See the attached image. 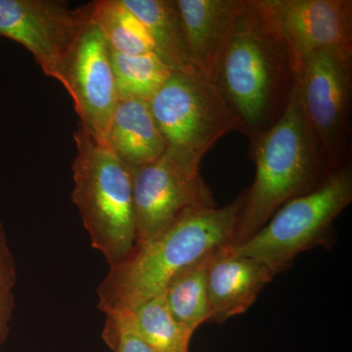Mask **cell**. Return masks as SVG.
I'll list each match as a JSON object with an SVG mask.
<instances>
[{
  "label": "cell",
  "instance_id": "cell-1",
  "mask_svg": "<svg viewBox=\"0 0 352 352\" xmlns=\"http://www.w3.org/2000/svg\"><path fill=\"white\" fill-rule=\"evenodd\" d=\"M298 80L286 41L259 4L245 0L212 80L250 141L282 117Z\"/></svg>",
  "mask_w": 352,
  "mask_h": 352
},
{
  "label": "cell",
  "instance_id": "cell-2",
  "mask_svg": "<svg viewBox=\"0 0 352 352\" xmlns=\"http://www.w3.org/2000/svg\"><path fill=\"white\" fill-rule=\"evenodd\" d=\"M245 193L224 207L191 210L154 239L135 245L110 266L97 289V307L107 315L131 311L163 294L176 273L232 242Z\"/></svg>",
  "mask_w": 352,
  "mask_h": 352
},
{
  "label": "cell",
  "instance_id": "cell-3",
  "mask_svg": "<svg viewBox=\"0 0 352 352\" xmlns=\"http://www.w3.org/2000/svg\"><path fill=\"white\" fill-rule=\"evenodd\" d=\"M250 153L256 175L245 191L244 207L229 247L249 240L285 204L314 191L330 175L305 122L298 83L276 124L250 141Z\"/></svg>",
  "mask_w": 352,
  "mask_h": 352
},
{
  "label": "cell",
  "instance_id": "cell-4",
  "mask_svg": "<svg viewBox=\"0 0 352 352\" xmlns=\"http://www.w3.org/2000/svg\"><path fill=\"white\" fill-rule=\"evenodd\" d=\"M72 166L75 204L92 247L109 266L120 263L136 245L132 170L78 124Z\"/></svg>",
  "mask_w": 352,
  "mask_h": 352
},
{
  "label": "cell",
  "instance_id": "cell-5",
  "mask_svg": "<svg viewBox=\"0 0 352 352\" xmlns=\"http://www.w3.org/2000/svg\"><path fill=\"white\" fill-rule=\"evenodd\" d=\"M352 201V166L333 171L314 191L285 204L234 252L264 264L274 275L285 272L302 252L327 245L335 220Z\"/></svg>",
  "mask_w": 352,
  "mask_h": 352
},
{
  "label": "cell",
  "instance_id": "cell-6",
  "mask_svg": "<svg viewBox=\"0 0 352 352\" xmlns=\"http://www.w3.org/2000/svg\"><path fill=\"white\" fill-rule=\"evenodd\" d=\"M148 103L166 151L196 173L212 146L238 131L237 119L219 87L200 74L173 72Z\"/></svg>",
  "mask_w": 352,
  "mask_h": 352
},
{
  "label": "cell",
  "instance_id": "cell-7",
  "mask_svg": "<svg viewBox=\"0 0 352 352\" xmlns=\"http://www.w3.org/2000/svg\"><path fill=\"white\" fill-rule=\"evenodd\" d=\"M303 116L329 175L351 163L352 51L303 58L298 72Z\"/></svg>",
  "mask_w": 352,
  "mask_h": 352
},
{
  "label": "cell",
  "instance_id": "cell-8",
  "mask_svg": "<svg viewBox=\"0 0 352 352\" xmlns=\"http://www.w3.org/2000/svg\"><path fill=\"white\" fill-rule=\"evenodd\" d=\"M92 12L94 2L72 8L56 0H0V36L27 48L43 73L59 82Z\"/></svg>",
  "mask_w": 352,
  "mask_h": 352
},
{
  "label": "cell",
  "instance_id": "cell-9",
  "mask_svg": "<svg viewBox=\"0 0 352 352\" xmlns=\"http://www.w3.org/2000/svg\"><path fill=\"white\" fill-rule=\"evenodd\" d=\"M131 170L135 245L154 239L186 212L217 206L201 173L189 170L170 152Z\"/></svg>",
  "mask_w": 352,
  "mask_h": 352
},
{
  "label": "cell",
  "instance_id": "cell-10",
  "mask_svg": "<svg viewBox=\"0 0 352 352\" xmlns=\"http://www.w3.org/2000/svg\"><path fill=\"white\" fill-rule=\"evenodd\" d=\"M59 82L73 99L80 124L105 144L106 132L120 100L111 48L92 17L74 44Z\"/></svg>",
  "mask_w": 352,
  "mask_h": 352
},
{
  "label": "cell",
  "instance_id": "cell-11",
  "mask_svg": "<svg viewBox=\"0 0 352 352\" xmlns=\"http://www.w3.org/2000/svg\"><path fill=\"white\" fill-rule=\"evenodd\" d=\"M286 41L296 67L325 50L352 51L351 0H258Z\"/></svg>",
  "mask_w": 352,
  "mask_h": 352
},
{
  "label": "cell",
  "instance_id": "cell-12",
  "mask_svg": "<svg viewBox=\"0 0 352 352\" xmlns=\"http://www.w3.org/2000/svg\"><path fill=\"white\" fill-rule=\"evenodd\" d=\"M274 276L264 264L229 245L215 251L207 273L210 321L222 324L244 314Z\"/></svg>",
  "mask_w": 352,
  "mask_h": 352
},
{
  "label": "cell",
  "instance_id": "cell-13",
  "mask_svg": "<svg viewBox=\"0 0 352 352\" xmlns=\"http://www.w3.org/2000/svg\"><path fill=\"white\" fill-rule=\"evenodd\" d=\"M192 63L212 80L245 0H175Z\"/></svg>",
  "mask_w": 352,
  "mask_h": 352
},
{
  "label": "cell",
  "instance_id": "cell-14",
  "mask_svg": "<svg viewBox=\"0 0 352 352\" xmlns=\"http://www.w3.org/2000/svg\"><path fill=\"white\" fill-rule=\"evenodd\" d=\"M105 145L131 168L157 161L166 144L147 100H120L109 124Z\"/></svg>",
  "mask_w": 352,
  "mask_h": 352
},
{
  "label": "cell",
  "instance_id": "cell-15",
  "mask_svg": "<svg viewBox=\"0 0 352 352\" xmlns=\"http://www.w3.org/2000/svg\"><path fill=\"white\" fill-rule=\"evenodd\" d=\"M145 25L154 53L173 72L199 74L190 58L175 0H122ZM201 75V74H200Z\"/></svg>",
  "mask_w": 352,
  "mask_h": 352
},
{
  "label": "cell",
  "instance_id": "cell-16",
  "mask_svg": "<svg viewBox=\"0 0 352 352\" xmlns=\"http://www.w3.org/2000/svg\"><path fill=\"white\" fill-rule=\"evenodd\" d=\"M214 252L176 273L163 292L171 314L193 335L204 323L210 322L207 273Z\"/></svg>",
  "mask_w": 352,
  "mask_h": 352
},
{
  "label": "cell",
  "instance_id": "cell-17",
  "mask_svg": "<svg viewBox=\"0 0 352 352\" xmlns=\"http://www.w3.org/2000/svg\"><path fill=\"white\" fill-rule=\"evenodd\" d=\"M131 327L156 352H190L193 333L183 327L171 314L163 294L120 314Z\"/></svg>",
  "mask_w": 352,
  "mask_h": 352
},
{
  "label": "cell",
  "instance_id": "cell-18",
  "mask_svg": "<svg viewBox=\"0 0 352 352\" xmlns=\"http://www.w3.org/2000/svg\"><path fill=\"white\" fill-rule=\"evenodd\" d=\"M92 20L99 25L115 52L124 55L154 53L151 36L145 25L122 0L94 1Z\"/></svg>",
  "mask_w": 352,
  "mask_h": 352
},
{
  "label": "cell",
  "instance_id": "cell-19",
  "mask_svg": "<svg viewBox=\"0 0 352 352\" xmlns=\"http://www.w3.org/2000/svg\"><path fill=\"white\" fill-rule=\"evenodd\" d=\"M119 100H149L173 71L155 53L124 55L111 50Z\"/></svg>",
  "mask_w": 352,
  "mask_h": 352
},
{
  "label": "cell",
  "instance_id": "cell-20",
  "mask_svg": "<svg viewBox=\"0 0 352 352\" xmlns=\"http://www.w3.org/2000/svg\"><path fill=\"white\" fill-rule=\"evenodd\" d=\"M17 281V264L8 244L6 227L0 221V349L10 333Z\"/></svg>",
  "mask_w": 352,
  "mask_h": 352
},
{
  "label": "cell",
  "instance_id": "cell-21",
  "mask_svg": "<svg viewBox=\"0 0 352 352\" xmlns=\"http://www.w3.org/2000/svg\"><path fill=\"white\" fill-rule=\"evenodd\" d=\"M102 338L113 352H156L134 332L122 314L106 316Z\"/></svg>",
  "mask_w": 352,
  "mask_h": 352
}]
</instances>
